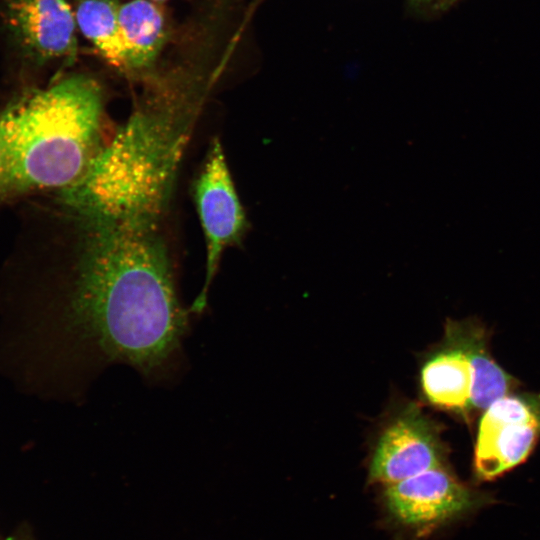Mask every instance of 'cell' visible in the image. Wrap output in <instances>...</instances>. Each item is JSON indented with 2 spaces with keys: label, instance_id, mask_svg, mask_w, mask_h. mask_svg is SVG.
<instances>
[{
  "label": "cell",
  "instance_id": "6da1fadb",
  "mask_svg": "<svg viewBox=\"0 0 540 540\" xmlns=\"http://www.w3.org/2000/svg\"><path fill=\"white\" fill-rule=\"evenodd\" d=\"M53 322L61 360L92 378L111 364L165 383L181 364L182 306L158 227L92 226Z\"/></svg>",
  "mask_w": 540,
  "mask_h": 540
},
{
  "label": "cell",
  "instance_id": "7a4b0ae2",
  "mask_svg": "<svg viewBox=\"0 0 540 540\" xmlns=\"http://www.w3.org/2000/svg\"><path fill=\"white\" fill-rule=\"evenodd\" d=\"M126 122L60 201L83 227L154 226L206 100L146 79Z\"/></svg>",
  "mask_w": 540,
  "mask_h": 540
},
{
  "label": "cell",
  "instance_id": "3957f363",
  "mask_svg": "<svg viewBox=\"0 0 540 540\" xmlns=\"http://www.w3.org/2000/svg\"><path fill=\"white\" fill-rule=\"evenodd\" d=\"M105 92L88 72L59 75L29 87L0 111L8 155L6 192L64 189L100 148Z\"/></svg>",
  "mask_w": 540,
  "mask_h": 540
},
{
  "label": "cell",
  "instance_id": "277c9868",
  "mask_svg": "<svg viewBox=\"0 0 540 540\" xmlns=\"http://www.w3.org/2000/svg\"><path fill=\"white\" fill-rule=\"evenodd\" d=\"M515 380L493 359L485 329L474 320L448 321L440 345L420 371L432 406L469 418L512 392Z\"/></svg>",
  "mask_w": 540,
  "mask_h": 540
},
{
  "label": "cell",
  "instance_id": "5b68a950",
  "mask_svg": "<svg viewBox=\"0 0 540 540\" xmlns=\"http://www.w3.org/2000/svg\"><path fill=\"white\" fill-rule=\"evenodd\" d=\"M78 29L69 0H0V48L7 67L33 80L77 58Z\"/></svg>",
  "mask_w": 540,
  "mask_h": 540
},
{
  "label": "cell",
  "instance_id": "8992f818",
  "mask_svg": "<svg viewBox=\"0 0 540 540\" xmlns=\"http://www.w3.org/2000/svg\"><path fill=\"white\" fill-rule=\"evenodd\" d=\"M382 502L396 525L422 535L468 517L493 498L443 466L385 485Z\"/></svg>",
  "mask_w": 540,
  "mask_h": 540
},
{
  "label": "cell",
  "instance_id": "52a82bcc",
  "mask_svg": "<svg viewBox=\"0 0 540 540\" xmlns=\"http://www.w3.org/2000/svg\"><path fill=\"white\" fill-rule=\"evenodd\" d=\"M540 439V394L510 392L482 413L474 449L477 481L495 479L521 464Z\"/></svg>",
  "mask_w": 540,
  "mask_h": 540
},
{
  "label": "cell",
  "instance_id": "ba28073f",
  "mask_svg": "<svg viewBox=\"0 0 540 540\" xmlns=\"http://www.w3.org/2000/svg\"><path fill=\"white\" fill-rule=\"evenodd\" d=\"M194 198L206 242V274L203 288L189 311L201 313L223 251L241 239L247 225L218 139L213 141L196 180Z\"/></svg>",
  "mask_w": 540,
  "mask_h": 540
},
{
  "label": "cell",
  "instance_id": "9c48e42d",
  "mask_svg": "<svg viewBox=\"0 0 540 540\" xmlns=\"http://www.w3.org/2000/svg\"><path fill=\"white\" fill-rule=\"evenodd\" d=\"M446 465L436 424L416 404H409L382 429L371 455L368 479L392 484Z\"/></svg>",
  "mask_w": 540,
  "mask_h": 540
},
{
  "label": "cell",
  "instance_id": "30bf717a",
  "mask_svg": "<svg viewBox=\"0 0 540 540\" xmlns=\"http://www.w3.org/2000/svg\"><path fill=\"white\" fill-rule=\"evenodd\" d=\"M118 23L124 52L123 75L141 82L157 66L177 25L165 4L154 0L121 2Z\"/></svg>",
  "mask_w": 540,
  "mask_h": 540
},
{
  "label": "cell",
  "instance_id": "8fae6325",
  "mask_svg": "<svg viewBox=\"0 0 540 540\" xmlns=\"http://www.w3.org/2000/svg\"><path fill=\"white\" fill-rule=\"evenodd\" d=\"M78 32L93 46L104 62L124 73V52L120 39L119 0H69Z\"/></svg>",
  "mask_w": 540,
  "mask_h": 540
},
{
  "label": "cell",
  "instance_id": "7c38bea8",
  "mask_svg": "<svg viewBox=\"0 0 540 540\" xmlns=\"http://www.w3.org/2000/svg\"><path fill=\"white\" fill-rule=\"evenodd\" d=\"M8 176V155L0 126V194L6 193Z\"/></svg>",
  "mask_w": 540,
  "mask_h": 540
},
{
  "label": "cell",
  "instance_id": "4fadbf2b",
  "mask_svg": "<svg viewBox=\"0 0 540 540\" xmlns=\"http://www.w3.org/2000/svg\"><path fill=\"white\" fill-rule=\"evenodd\" d=\"M154 1H157V2H159V3L166 4V3H167L168 1H170V0H154Z\"/></svg>",
  "mask_w": 540,
  "mask_h": 540
}]
</instances>
